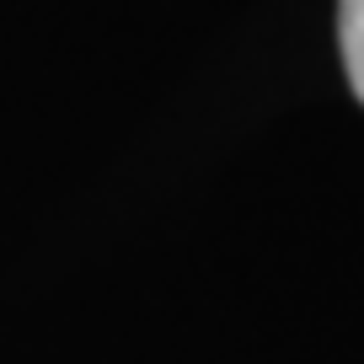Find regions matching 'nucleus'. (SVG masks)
<instances>
[{"instance_id": "obj_1", "label": "nucleus", "mask_w": 364, "mask_h": 364, "mask_svg": "<svg viewBox=\"0 0 364 364\" xmlns=\"http://www.w3.org/2000/svg\"><path fill=\"white\" fill-rule=\"evenodd\" d=\"M338 43L353 97L364 102V0H338Z\"/></svg>"}]
</instances>
